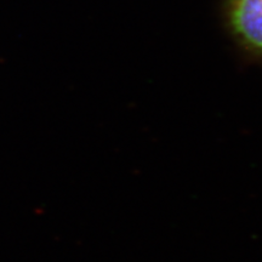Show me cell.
I'll return each instance as SVG.
<instances>
[{
    "instance_id": "obj_1",
    "label": "cell",
    "mask_w": 262,
    "mask_h": 262,
    "mask_svg": "<svg viewBox=\"0 0 262 262\" xmlns=\"http://www.w3.org/2000/svg\"><path fill=\"white\" fill-rule=\"evenodd\" d=\"M231 22L245 47L262 55V0H232Z\"/></svg>"
}]
</instances>
